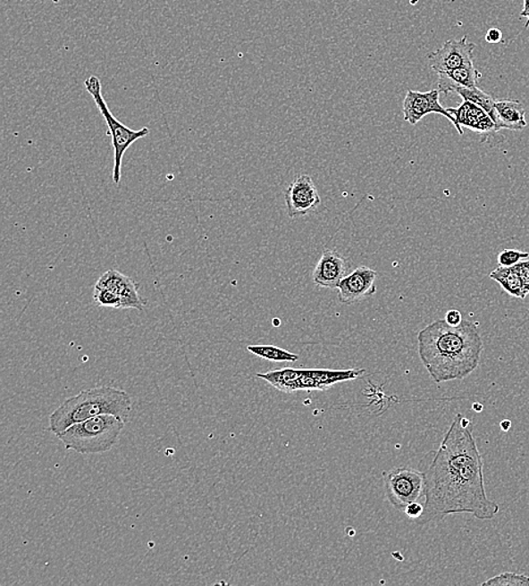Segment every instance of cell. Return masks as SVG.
<instances>
[{"label": "cell", "instance_id": "6da1fadb", "mask_svg": "<svg viewBox=\"0 0 529 586\" xmlns=\"http://www.w3.org/2000/svg\"><path fill=\"white\" fill-rule=\"evenodd\" d=\"M483 467L472 422L458 414L424 473L423 523L441 521L447 515L462 513L479 520L493 519L499 506L485 492Z\"/></svg>", "mask_w": 529, "mask_h": 586}, {"label": "cell", "instance_id": "7a4b0ae2", "mask_svg": "<svg viewBox=\"0 0 529 586\" xmlns=\"http://www.w3.org/2000/svg\"><path fill=\"white\" fill-rule=\"evenodd\" d=\"M484 350L476 324L458 326L438 320L418 334V352L429 376L437 383L462 381L474 373Z\"/></svg>", "mask_w": 529, "mask_h": 586}, {"label": "cell", "instance_id": "3957f363", "mask_svg": "<svg viewBox=\"0 0 529 586\" xmlns=\"http://www.w3.org/2000/svg\"><path fill=\"white\" fill-rule=\"evenodd\" d=\"M131 413L132 402L127 391L106 386L93 388L64 400L51 414L49 430L58 437L71 425L93 417L115 415L127 422Z\"/></svg>", "mask_w": 529, "mask_h": 586}, {"label": "cell", "instance_id": "277c9868", "mask_svg": "<svg viewBox=\"0 0 529 586\" xmlns=\"http://www.w3.org/2000/svg\"><path fill=\"white\" fill-rule=\"evenodd\" d=\"M126 421L115 415H100L71 425L58 439L67 450L81 455L105 454L118 442Z\"/></svg>", "mask_w": 529, "mask_h": 586}, {"label": "cell", "instance_id": "5b68a950", "mask_svg": "<svg viewBox=\"0 0 529 586\" xmlns=\"http://www.w3.org/2000/svg\"><path fill=\"white\" fill-rule=\"evenodd\" d=\"M85 88L97 106L98 111L105 118L109 128V133L112 138V146L114 150V165H113V182L120 183L122 180V166L124 153L127 152L133 142L147 137L150 133L148 128L140 129V130H131L130 128L124 126L123 123L111 113L109 106L106 105L105 97L102 94V84L100 79L97 76H90L85 80Z\"/></svg>", "mask_w": 529, "mask_h": 586}, {"label": "cell", "instance_id": "8992f818", "mask_svg": "<svg viewBox=\"0 0 529 586\" xmlns=\"http://www.w3.org/2000/svg\"><path fill=\"white\" fill-rule=\"evenodd\" d=\"M384 482L387 498L399 511L424 497V473L416 469H392L385 473Z\"/></svg>", "mask_w": 529, "mask_h": 586}, {"label": "cell", "instance_id": "52a82bcc", "mask_svg": "<svg viewBox=\"0 0 529 586\" xmlns=\"http://www.w3.org/2000/svg\"><path fill=\"white\" fill-rule=\"evenodd\" d=\"M440 95V89H432L429 92H416L408 89L403 102L404 120L411 126H416L425 115L437 113L444 115L455 128L458 127L454 116L441 105Z\"/></svg>", "mask_w": 529, "mask_h": 586}, {"label": "cell", "instance_id": "ba28073f", "mask_svg": "<svg viewBox=\"0 0 529 586\" xmlns=\"http://www.w3.org/2000/svg\"><path fill=\"white\" fill-rule=\"evenodd\" d=\"M285 201L288 215L298 218L315 211L321 205V197L311 176L305 174L298 176L288 187Z\"/></svg>", "mask_w": 529, "mask_h": 586}, {"label": "cell", "instance_id": "9c48e42d", "mask_svg": "<svg viewBox=\"0 0 529 586\" xmlns=\"http://www.w3.org/2000/svg\"><path fill=\"white\" fill-rule=\"evenodd\" d=\"M475 49L474 43L468 42L464 37L461 40H450L440 50L428 55L430 67L436 73L454 71L456 68L473 64V51Z\"/></svg>", "mask_w": 529, "mask_h": 586}, {"label": "cell", "instance_id": "30bf717a", "mask_svg": "<svg viewBox=\"0 0 529 586\" xmlns=\"http://www.w3.org/2000/svg\"><path fill=\"white\" fill-rule=\"evenodd\" d=\"M376 278V271H374L371 267L365 265L357 267L349 275L344 277L339 284L338 298L340 303L351 305L375 295Z\"/></svg>", "mask_w": 529, "mask_h": 586}, {"label": "cell", "instance_id": "8fae6325", "mask_svg": "<svg viewBox=\"0 0 529 586\" xmlns=\"http://www.w3.org/2000/svg\"><path fill=\"white\" fill-rule=\"evenodd\" d=\"M349 269V262L337 251L324 249L313 271V281L320 288L338 289Z\"/></svg>", "mask_w": 529, "mask_h": 586}, {"label": "cell", "instance_id": "7c38bea8", "mask_svg": "<svg viewBox=\"0 0 529 586\" xmlns=\"http://www.w3.org/2000/svg\"><path fill=\"white\" fill-rule=\"evenodd\" d=\"M364 369H300V390H326L335 383L352 381L364 376Z\"/></svg>", "mask_w": 529, "mask_h": 586}, {"label": "cell", "instance_id": "4fadbf2b", "mask_svg": "<svg viewBox=\"0 0 529 586\" xmlns=\"http://www.w3.org/2000/svg\"><path fill=\"white\" fill-rule=\"evenodd\" d=\"M447 110L454 116L456 124H458L456 129L461 136H463L462 127L471 129V130L483 136H489L499 131L496 123L490 118L487 112L471 102L464 101L458 107H449Z\"/></svg>", "mask_w": 529, "mask_h": 586}, {"label": "cell", "instance_id": "5bb4252c", "mask_svg": "<svg viewBox=\"0 0 529 586\" xmlns=\"http://www.w3.org/2000/svg\"><path fill=\"white\" fill-rule=\"evenodd\" d=\"M97 286L109 289V290L117 293L122 297L123 301V309L133 308L143 310L145 301L141 299L139 292H138L137 283L127 275L119 272L117 270L106 271L102 275Z\"/></svg>", "mask_w": 529, "mask_h": 586}, {"label": "cell", "instance_id": "9a60e30c", "mask_svg": "<svg viewBox=\"0 0 529 586\" xmlns=\"http://www.w3.org/2000/svg\"><path fill=\"white\" fill-rule=\"evenodd\" d=\"M438 89L444 94L454 93L458 88H475L482 77L474 63L438 73Z\"/></svg>", "mask_w": 529, "mask_h": 586}, {"label": "cell", "instance_id": "2e32d148", "mask_svg": "<svg viewBox=\"0 0 529 586\" xmlns=\"http://www.w3.org/2000/svg\"><path fill=\"white\" fill-rule=\"evenodd\" d=\"M496 111L498 114L499 129H508V130H523L527 127L526 110L522 103L511 100L496 101Z\"/></svg>", "mask_w": 529, "mask_h": 586}, {"label": "cell", "instance_id": "e0dca14e", "mask_svg": "<svg viewBox=\"0 0 529 586\" xmlns=\"http://www.w3.org/2000/svg\"><path fill=\"white\" fill-rule=\"evenodd\" d=\"M256 377L264 379V381L282 393L291 394L300 390V369H277L265 373H256Z\"/></svg>", "mask_w": 529, "mask_h": 586}, {"label": "cell", "instance_id": "ac0fdd59", "mask_svg": "<svg viewBox=\"0 0 529 586\" xmlns=\"http://www.w3.org/2000/svg\"><path fill=\"white\" fill-rule=\"evenodd\" d=\"M490 279L500 284L503 290L508 295L516 297V298H526L527 296L524 290L522 279H520L514 266H499L498 269L490 273Z\"/></svg>", "mask_w": 529, "mask_h": 586}, {"label": "cell", "instance_id": "d6986e66", "mask_svg": "<svg viewBox=\"0 0 529 586\" xmlns=\"http://www.w3.org/2000/svg\"><path fill=\"white\" fill-rule=\"evenodd\" d=\"M454 93L458 94L464 101L471 102L473 105L480 106L482 110L487 112L490 118L493 120V122L496 123V126L498 127L496 100H493V97L490 96L489 94L484 93L483 90H481L479 88H455ZM499 130H500V129H499Z\"/></svg>", "mask_w": 529, "mask_h": 586}, {"label": "cell", "instance_id": "ffe728a7", "mask_svg": "<svg viewBox=\"0 0 529 586\" xmlns=\"http://www.w3.org/2000/svg\"><path fill=\"white\" fill-rule=\"evenodd\" d=\"M248 351L261 357V359L271 362H290V364H294L299 359V356L294 355V353L273 346H249Z\"/></svg>", "mask_w": 529, "mask_h": 586}, {"label": "cell", "instance_id": "44dd1931", "mask_svg": "<svg viewBox=\"0 0 529 586\" xmlns=\"http://www.w3.org/2000/svg\"><path fill=\"white\" fill-rule=\"evenodd\" d=\"M94 301L100 307H110L115 309H123V301L122 297L117 293L109 290V289L97 286L94 288Z\"/></svg>", "mask_w": 529, "mask_h": 586}, {"label": "cell", "instance_id": "7402d4cb", "mask_svg": "<svg viewBox=\"0 0 529 586\" xmlns=\"http://www.w3.org/2000/svg\"><path fill=\"white\" fill-rule=\"evenodd\" d=\"M482 585H522L529 586V577L524 574H517V573L506 572L500 575L491 577V579L485 581Z\"/></svg>", "mask_w": 529, "mask_h": 586}, {"label": "cell", "instance_id": "603a6c76", "mask_svg": "<svg viewBox=\"0 0 529 586\" xmlns=\"http://www.w3.org/2000/svg\"><path fill=\"white\" fill-rule=\"evenodd\" d=\"M529 253L520 252L517 249H503L499 254L498 262L500 266L513 267L517 265L518 263L527 260Z\"/></svg>", "mask_w": 529, "mask_h": 586}, {"label": "cell", "instance_id": "cb8c5ba5", "mask_svg": "<svg viewBox=\"0 0 529 586\" xmlns=\"http://www.w3.org/2000/svg\"><path fill=\"white\" fill-rule=\"evenodd\" d=\"M515 270L517 271L520 279H522L523 287L526 296L529 295V261H522L515 265Z\"/></svg>", "mask_w": 529, "mask_h": 586}, {"label": "cell", "instance_id": "d4e9b609", "mask_svg": "<svg viewBox=\"0 0 529 586\" xmlns=\"http://www.w3.org/2000/svg\"><path fill=\"white\" fill-rule=\"evenodd\" d=\"M404 513H406L407 518L413 520H419L424 513V504H421L419 501L412 502L404 508Z\"/></svg>", "mask_w": 529, "mask_h": 586}, {"label": "cell", "instance_id": "484cf974", "mask_svg": "<svg viewBox=\"0 0 529 586\" xmlns=\"http://www.w3.org/2000/svg\"><path fill=\"white\" fill-rule=\"evenodd\" d=\"M445 321L449 322V325L458 326L463 322L462 314L458 310H449L446 314Z\"/></svg>", "mask_w": 529, "mask_h": 586}, {"label": "cell", "instance_id": "4316f807", "mask_svg": "<svg viewBox=\"0 0 529 586\" xmlns=\"http://www.w3.org/2000/svg\"><path fill=\"white\" fill-rule=\"evenodd\" d=\"M502 40V32L497 28L490 29L487 36H485V41L491 43V45H496Z\"/></svg>", "mask_w": 529, "mask_h": 586}, {"label": "cell", "instance_id": "83f0119b", "mask_svg": "<svg viewBox=\"0 0 529 586\" xmlns=\"http://www.w3.org/2000/svg\"><path fill=\"white\" fill-rule=\"evenodd\" d=\"M520 17H525V19H527L526 24H525V28L528 29L529 28V0H524V10L522 13H520Z\"/></svg>", "mask_w": 529, "mask_h": 586}, {"label": "cell", "instance_id": "f1b7e54d", "mask_svg": "<svg viewBox=\"0 0 529 586\" xmlns=\"http://www.w3.org/2000/svg\"><path fill=\"white\" fill-rule=\"evenodd\" d=\"M500 428L503 432H508V431L511 429V421L503 420L500 423Z\"/></svg>", "mask_w": 529, "mask_h": 586}, {"label": "cell", "instance_id": "f546056e", "mask_svg": "<svg viewBox=\"0 0 529 586\" xmlns=\"http://www.w3.org/2000/svg\"><path fill=\"white\" fill-rule=\"evenodd\" d=\"M473 409H474L476 412H482L483 411V406H482V405L479 403H474L473 404Z\"/></svg>", "mask_w": 529, "mask_h": 586}, {"label": "cell", "instance_id": "4dcf8cb0", "mask_svg": "<svg viewBox=\"0 0 529 586\" xmlns=\"http://www.w3.org/2000/svg\"><path fill=\"white\" fill-rule=\"evenodd\" d=\"M53 2H54L55 4H58V3L60 2V0H53Z\"/></svg>", "mask_w": 529, "mask_h": 586}]
</instances>
